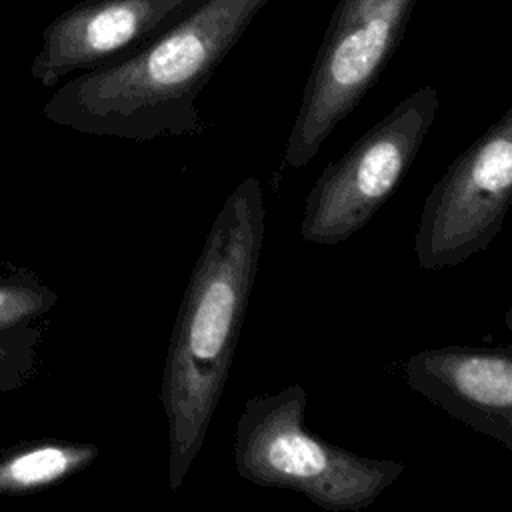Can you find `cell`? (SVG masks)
Wrapping results in <instances>:
<instances>
[{"mask_svg": "<svg viewBox=\"0 0 512 512\" xmlns=\"http://www.w3.org/2000/svg\"><path fill=\"white\" fill-rule=\"evenodd\" d=\"M266 238L262 182L248 176L218 210L168 342L160 402L168 422V482L178 490L224 392Z\"/></svg>", "mask_w": 512, "mask_h": 512, "instance_id": "1", "label": "cell"}, {"mask_svg": "<svg viewBox=\"0 0 512 512\" xmlns=\"http://www.w3.org/2000/svg\"><path fill=\"white\" fill-rule=\"evenodd\" d=\"M268 2L204 0L136 54L62 82L44 104V118L134 142L200 134V92Z\"/></svg>", "mask_w": 512, "mask_h": 512, "instance_id": "2", "label": "cell"}, {"mask_svg": "<svg viewBox=\"0 0 512 512\" xmlns=\"http://www.w3.org/2000/svg\"><path fill=\"white\" fill-rule=\"evenodd\" d=\"M308 394L302 384L254 394L244 402L234 432V466L242 480L306 496L328 512H360L398 480L404 464L370 458L304 426Z\"/></svg>", "mask_w": 512, "mask_h": 512, "instance_id": "3", "label": "cell"}, {"mask_svg": "<svg viewBox=\"0 0 512 512\" xmlns=\"http://www.w3.org/2000/svg\"><path fill=\"white\" fill-rule=\"evenodd\" d=\"M416 4L418 0L336 2L284 148V166L304 168L378 82Z\"/></svg>", "mask_w": 512, "mask_h": 512, "instance_id": "4", "label": "cell"}, {"mask_svg": "<svg viewBox=\"0 0 512 512\" xmlns=\"http://www.w3.org/2000/svg\"><path fill=\"white\" fill-rule=\"evenodd\" d=\"M438 110V90L422 86L330 162L304 200L300 236L336 246L364 228L408 174Z\"/></svg>", "mask_w": 512, "mask_h": 512, "instance_id": "5", "label": "cell"}, {"mask_svg": "<svg viewBox=\"0 0 512 512\" xmlns=\"http://www.w3.org/2000/svg\"><path fill=\"white\" fill-rule=\"evenodd\" d=\"M512 206V104L462 150L424 200L414 250L422 270L458 266L486 250Z\"/></svg>", "mask_w": 512, "mask_h": 512, "instance_id": "6", "label": "cell"}, {"mask_svg": "<svg viewBox=\"0 0 512 512\" xmlns=\"http://www.w3.org/2000/svg\"><path fill=\"white\" fill-rule=\"evenodd\" d=\"M204 0H82L44 30L30 64L42 88L72 74L112 66L170 30Z\"/></svg>", "mask_w": 512, "mask_h": 512, "instance_id": "7", "label": "cell"}, {"mask_svg": "<svg viewBox=\"0 0 512 512\" xmlns=\"http://www.w3.org/2000/svg\"><path fill=\"white\" fill-rule=\"evenodd\" d=\"M404 380L436 408L512 452V344L426 348L404 362Z\"/></svg>", "mask_w": 512, "mask_h": 512, "instance_id": "8", "label": "cell"}, {"mask_svg": "<svg viewBox=\"0 0 512 512\" xmlns=\"http://www.w3.org/2000/svg\"><path fill=\"white\" fill-rule=\"evenodd\" d=\"M98 456L94 444L38 440L0 456V496L44 490L90 466Z\"/></svg>", "mask_w": 512, "mask_h": 512, "instance_id": "9", "label": "cell"}, {"mask_svg": "<svg viewBox=\"0 0 512 512\" xmlns=\"http://www.w3.org/2000/svg\"><path fill=\"white\" fill-rule=\"evenodd\" d=\"M58 302V294L30 270L0 274V330L36 324Z\"/></svg>", "mask_w": 512, "mask_h": 512, "instance_id": "10", "label": "cell"}, {"mask_svg": "<svg viewBox=\"0 0 512 512\" xmlns=\"http://www.w3.org/2000/svg\"><path fill=\"white\" fill-rule=\"evenodd\" d=\"M42 334L38 324L0 330V394L16 392L36 376Z\"/></svg>", "mask_w": 512, "mask_h": 512, "instance_id": "11", "label": "cell"}, {"mask_svg": "<svg viewBox=\"0 0 512 512\" xmlns=\"http://www.w3.org/2000/svg\"><path fill=\"white\" fill-rule=\"evenodd\" d=\"M504 322H506V326L512 330V304H510V308H508V312H506V318H504Z\"/></svg>", "mask_w": 512, "mask_h": 512, "instance_id": "12", "label": "cell"}]
</instances>
